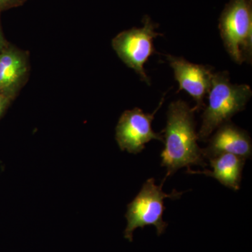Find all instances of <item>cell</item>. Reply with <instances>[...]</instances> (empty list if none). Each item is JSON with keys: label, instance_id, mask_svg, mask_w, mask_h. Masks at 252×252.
I'll return each mask as SVG.
<instances>
[{"label": "cell", "instance_id": "cell-1", "mask_svg": "<svg viewBox=\"0 0 252 252\" xmlns=\"http://www.w3.org/2000/svg\"><path fill=\"white\" fill-rule=\"evenodd\" d=\"M194 110L183 100L172 102L167 113V124L163 132L165 147L162 149L161 166L167 168L162 181L182 167L191 165L205 167L202 149L199 147L198 133L195 130Z\"/></svg>", "mask_w": 252, "mask_h": 252}, {"label": "cell", "instance_id": "cell-2", "mask_svg": "<svg viewBox=\"0 0 252 252\" xmlns=\"http://www.w3.org/2000/svg\"><path fill=\"white\" fill-rule=\"evenodd\" d=\"M205 106L198 141H207L212 132L245 109L251 98V87L247 84H232L227 72L214 73Z\"/></svg>", "mask_w": 252, "mask_h": 252}, {"label": "cell", "instance_id": "cell-3", "mask_svg": "<svg viewBox=\"0 0 252 252\" xmlns=\"http://www.w3.org/2000/svg\"><path fill=\"white\" fill-rule=\"evenodd\" d=\"M225 49L237 64L252 63V0H230L219 23Z\"/></svg>", "mask_w": 252, "mask_h": 252}, {"label": "cell", "instance_id": "cell-4", "mask_svg": "<svg viewBox=\"0 0 252 252\" xmlns=\"http://www.w3.org/2000/svg\"><path fill=\"white\" fill-rule=\"evenodd\" d=\"M161 185L157 186L154 178L149 179L142 186L140 191L134 200L127 205L126 217L127 227L124 231V237L132 242L133 232L136 228H144L146 225H153L157 228L158 235L165 232L167 223L162 220V215L165 207V198H180L182 192L174 190L171 194L162 191Z\"/></svg>", "mask_w": 252, "mask_h": 252}, {"label": "cell", "instance_id": "cell-5", "mask_svg": "<svg viewBox=\"0 0 252 252\" xmlns=\"http://www.w3.org/2000/svg\"><path fill=\"white\" fill-rule=\"evenodd\" d=\"M142 23V27L131 28L119 33L112 39V45L119 59L127 67L134 69L142 81L150 85V79L144 70V64L156 53L154 39L162 34L156 31L158 25L149 16H144Z\"/></svg>", "mask_w": 252, "mask_h": 252}, {"label": "cell", "instance_id": "cell-6", "mask_svg": "<svg viewBox=\"0 0 252 252\" xmlns=\"http://www.w3.org/2000/svg\"><path fill=\"white\" fill-rule=\"evenodd\" d=\"M163 102L162 97L158 107L152 114H146L137 107L123 113L116 127V140L122 151L138 154L144 150L145 144L150 141L163 142V136L154 132L152 127L155 114Z\"/></svg>", "mask_w": 252, "mask_h": 252}, {"label": "cell", "instance_id": "cell-7", "mask_svg": "<svg viewBox=\"0 0 252 252\" xmlns=\"http://www.w3.org/2000/svg\"><path fill=\"white\" fill-rule=\"evenodd\" d=\"M167 61L174 70L180 91L188 93L196 102L194 112L205 107L204 98L210 91L214 73L210 66L194 64L182 57L167 55Z\"/></svg>", "mask_w": 252, "mask_h": 252}, {"label": "cell", "instance_id": "cell-8", "mask_svg": "<svg viewBox=\"0 0 252 252\" xmlns=\"http://www.w3.org/2000/svg\"><path fill=\"white\" fill-rule=\"evenodd\" d=\"M29 56L11 44L0 52V93L12 101L29 77Z\"/></svg>", "mask_w": 252, "mask_h": 252}, {"label": "cell", "instance_id": "cell-9", "mask_svg": "<svg viewBox=\"0 0 252 252\" xmlns=\"http://www.w3.org/2000/svg\"><path fill=\"white\" fill-rule=\"evenodd\" d=\"M208 145L202 149L203 157L210 159L220 154H230L245 159L251 158L252 139L245 130L232 124L225 123L217 129Z\"/></svg>", "mask_w": 252, "mask_h": 252}, {"label": "cell", "instance_id": "cell-10", "mask_svg": "<svg viewBox=\"0 0 252 252\" xmlns=\"http://www.w3.org/2000/svg\"><path fill=\"white\" fill-rule=\"evenodd\" d=\"M212 171H193L188 169L189 174H203L214 177L222 185L234 190L240 189L242 174L245 160L238 156L230 154H220L216 157L209 159Z\"/></svg>", "mask_w": 252, "mask_h": 252}, {"label": "cell", "instance_id": "cell-11", "mask_svg": "<svg viewBox=\"0 0 252 252\" xmlns=\"http://www.w3.org/2000/svg\"><path fill=\"white\" fill-rule=\"evenodd\" d=\"M26 0H0V12L4 10L21 6Z\"/></svg>", "mask_w": 252, "mask_h": 252}, {"label": "cell", "instance_id": "cell-12", "mask_svg": "<svg viewBox=\"0 0 252 252\" xmlns=\"http://www.w3.org/2000/svg\"><path fill=\"white\" fill-rule=\"evenodd\" d=\"M11 102V101L9 99L6 98V97L0 93V117H1V114L7 107L8 104Z\"/></svg>", "mask_w": 252, "mask_h": 252}, {"label": "cell", "instance_id": "cell-13", "mask_svg": "<svg viewBox=\"0 0 252 252\" xmlns=\"http://www.w3.org/2000/svg\"><path fill=\"white\" fill-rule=\"evenodd\" d=\"M8 44L9 42L5 39L2 29H1V23H0V52L8 45Z\"/></svg>", "mask_w": 252, "mask_h": 252}]
</instances>
